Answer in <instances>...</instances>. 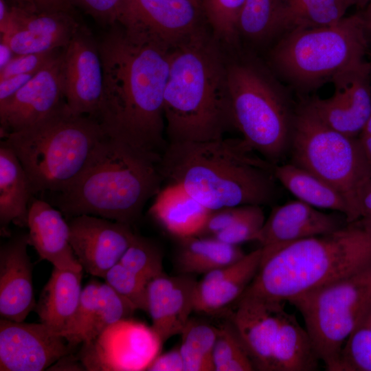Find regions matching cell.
<instances>
[{
  "mask_svg": "<svg viewBox=\"0 0 371 371\" xmlns=\"http://www.w3.org/2000/svg\"><path fill=\"white\" fill-rule=\"evenodd\" d=\"M100 284L96 280H91L82 289L74 319L68 329L62 334L74 347L80 345L82 336L98 306Z\"/></svg>",
  "mask_w": 371,
  "mask_h": 371,
  "instance_id": "obj_38",
  "label": "cell"
},
{
  "mask_svg": "<svg viewBox=\"0 0 371 371\" xmlns=\"http://www.w3.org/2000/svg\"><path fill=\"white\" fill-rule=\"evenodd\" d=\"M349 8L351 6L365 8L371 0H341Z\"/></svg>",
  "mask_w": 371,
  "mask_h": 371,
  "instance_id": "obj_51",
  "label": "cell"
},
{
  "mask_svg": "<svg viewBox=\"0 0 371 371\" xmlns=\"http://www.w3.org/2000/svg\"><path fill=\"white\" fill-rule=\"evenodd\" d=\"M196 282L192 275L163 273L148 283L147 313L151 327L163 343L180 335L190 319Z\"/></svg>",
  "mask_w": 371,
  "mask_h": 371,
  "instance_id": "obj_21",
  "label": "cell"
},
{
  "mask_svg": "<svg viewBox=\"0 0 371 371\" xmlns=\"http://www.w3.org/2000/svg\"><path fill=\"white\" fill-rule=\"evenodd\" d=\"M235 129L274 165L289 153L296 108L269 71L251 58L227 59Z\"/></svg>",
  "mask_w": 371,
  "mask_h": 371,
  "instance_id": "obj_7",
  "label": "cell"
},
{
  "mask_svg": "<svg viewBox=\"0 0 371 371\" xmlns=\"http://www.w3.org/2000/svg\"><path fill=\"white\" fill-rule=\"evenodd\" d=\"M65 103L61 52L13 96L0 103L1 137L36 123Z\"/></svg>",
  "mask_w": 371,
  "mask_h": 371,
  "instance_id": "obj_18",
  "label": "cell"
},
{
  "mask_svg": "<svg viewBox=\"0 0 371 371\" xmlns=\"http://www.w3.org/2000/svg\"><path fill=\"white\" fill-rule=\"evenodd\" d=\"M117 24L170 51L207 26L194 0H124Z\"/></svg>",
  "mask_w": 371,
  "mask_h": 371,
  "instance_id": "obj_13",
  "label": "cell"
},
{
  "mask_svg": "<svg viewBox=\"0 0 371 371\" xmlns=\"http://www.w3.org/2000/svg\"><path fill=\"white\" fill-rule=\"evenodd\" d=\"M289 153L292 164L341 195L348 209V223L361 218L363 199L371 186V166L358 137L326 125L305 101L295 109Z\"/></svg>",
  "mask_w": 371,
  "mask_h": 371,
  "instance_id": "obj_8",
  "label": "cell"
},
{
  "mask_svg": "<svg viewBox=\"0 0 371 371\" xmlns=\"http://www.w3.org/2000/svg\"><path fill=\"white\" fill-rule=\"evenodd\" d=\"M27 233L12 237L0 248L1 318L23 322L36 307Z\"/></svg>",
  "mask_w": 371,
  "mask_h": 371,
  "instance_id": "obj_20",
  "label": "cell"
},
{
  "mask_svg": "<svg viewBox=\"0 0 371 371\" xmlns=\"http://www.w3.org/2000/svg\"><path fill=\"white\" fill-rule=\"evenodd\" d=\"M370 266L371 229L357 221L262 251L258 270L245 292L288 302Z\"/></svg>",
  "mask_w": 371,
  "mask_h": 371,
  "instance_id": "obj_5",
  "label": "cell"
},
{
  "mask_svg": "<svg viewBox=\"0 0 371 371\" xmlns=\"http://www.w3.org/2000/svg\"><path fill=\"white\" fill-rule=\"evenodd\" d=\"M59 52L60 49L46 53L15 55L8 65L0 70V80L15 75L36 72Z\"/></svg>",
  "mask_w": 371,
  "mask_h": 371,
  "instance_id": "obj_43",
  "label": "cell"
},
{
  "mask_svg": "<svg viewBox=\"0 0 371 371\" xmlns=\"http://www.w3.org/2000/svg\"><path fill=\"white\" fill-rule=\"evenodd\" d=\"M175 265L182 274H206L231 265L245 253L238 245L222 242L214 237L199 236L178 239Z\"/></svg>",
  "mask_w": 371,
  "mask_h": 371,
  "instance_id": "obj_27",
  "label": "cell"
},
{
  "mask_svg": "<svg viewBox=\"0 0 371 371\" xmlns=\"http://www.w3.org/2000/svg\"><path fill=\"white\" fill-rule=\"evenodd\" d=\"M288 302L301 314L326 370L339 371L345 345L371 304V266Z\"/></svg>",
  "mask_w": 371,
  "mask_h": 371,
  "instance_id": "obj_11",
  "label": "cell"
},
{
  "mask_svg": "<svg viewBox=\"0 0 371 371\" xmlns=\"http://www.w3.org/2000/svg\"><path fill=\"white\" fill-rule=\"evenodd\" d=\"M136 308L106 282H101L99 304L94 315L82 336L80 345L101 334L111 324L130 318Z\"/></svg>",
  "mask_w": 371,
  "mask_h": 371,
  "instance_id": "obj_33",
  "label": "cell"
},
{
  "mask_svg": "<svg viewBox=\"0 0 371 371\" xmlns=\"http://www.w3.org/2000/svg\"><path fill=\"white\" fill-rule=\"evenodd\" d=\"M339 371H371V304L345 345Z\"/></svg>",
  "mask_w": 371,
  "mask_h": 371,
  "instance_id": "obj_36",
  "label": "cell"
},
{
  "mask_svg": "<svg viewBox=\"0 0 371 371\" xmlns=\"http://www.w3.org/2000/svg\"><path fill=\"white\" fill-rule=\"evenodd\" d=\"M117 293L127 300L136 310L148 312V283L117 262L104 278Z\"/></svg>",
  "mask_w": 371,
  "mask_h": 371,
  "instance_id": "obj_37",
  "label": "cell"
},
{
  "mask_svg": "<svg viewBox=\"0 0 371 371\" xmlns=\"http://www.w3.org/2000/svg\"><path fill=\"white\" fill-rule=\"evenodd\" d=\"M347 223L342 214L326 213L297 199L272 210L256 241L262 252H267L300 240L331 233Z\"/></svg>",
  "mask_w": 371,
  "mask_h": 371,
  "instance_id": "obj_19",
  "label": "cell"
},
{
  "mask_svg": "<svg viewBox=\"0 0 371 371\" xmlns=\"http://www.w3.org/2000/svg\"><path fill=\"white\" fill-rule=\"evenodd\" d=\"M230 318L255 370L313 371L319 364L310 337L285 302L245 293Z\"/></svg>",
  "mask_w": 371,
  "mask_h": 371,
  "instance_id": "obj_10",
  "label": "cell"
},
{
  "mask_svg": "<svg viewBox=\"0 0 371 371\" xmlns=\"http://www.w3.org/2000/svg\"><path fill=\"white\" fill-rule=\"evenodd\" d=\"M261 256L260 247L239 260L205 274L195 286L194 311L213 314L236 302L254 280Z\"/></svg>",
  "mask_w": 371,
  "mask_h": 371,
  "instance_id": "obj_23",
  "label": "cell"
},
{
  "mask_svg": "<svg viewBox=\"0 0 371 371\" xmlns=\"http://www.w3.org/2000/svg\"><path fill=\"white\" fill-rule=\"evenodd\" d=\"M71 39L24 30L1 35V41L8 44L15 55L46 53L63 49Z\"/></svg>",
  "mask_w": 371,
  "mask_h": 371,
  "instance_id": "obj_39",
  "label": "cell"
},
{
  "mask_svg": "<svg viewBox=\"0 0 371 371\" xmlns=\"http://www.w3.org/2000/svg\"><path fill=\"white\" fill-rule=\"evenodd\" d=\"M29 205L28 243L42 260L53 267L82 271L69 242V226L63 213L43 200L32 199Z\"/></svg>",
  "mask_w": 371,
  "mask_h": 371,
  "instance_id": "obj_22",
  "label": "cell"
},
{
  "mask_svg": "<svg viewBox=\"0 0 371 371\" xmlns=\"http://www.w3.org/2000/svg\"><path fill=\"white\" fill-rule=\"evenodd\" d=\"M75 348L41 322L0 319L1 371H42Z\"/></svg>",
  "mask_w": 371,
  "mask_h": 371,
  "instance_id": "obj_15",
  "label": "cell"
},
{
  "mask_svg": "<svg viewBox=\"0 0 371 371\" xmlns=\"http://www.w3.org/2000/svg\"><path fill=\"white\" fill-rule=\"evenodd\" d=\"M208 30L170 51L164 95L168 144L218 139L235 128L227 58Z\"/></svg>",
  "mask_w": 371,
  "mask_h": 371,
  "instance_id": "obj_3",
  "label": "cell"
},
{
  "mask_svg": "<svg viewBox=\"0 0 371 371\" xmlns=\"http://www.w3.org/2000/svg\"><path fill=\"white\" fill-rule=\"evenodd\" d=\"M238 31L240 38L254 43L267 41L280 34L278 0H244Z\"/></svg>",
  "mask_w": 371,
  "mask_h": 371,
  "instance_id": "obj_31",
  "label": "cell"
},
{
  "mask_svg": "<svg viewBox=\"0 0 371 371\" xmlns=\"http://www.w3.org/2000/svg\"><path fill=\"white\" fill-rule=\"evenodd\" d=\"M118 262L148 284L164 273L161 248L152 240L137 234Z\"/></svg>",
  "mask_w": 371,
  "mask_h": 371,
  "instance_id": "obj_35",
  "label": "cell"
},
{
  "mask_svg": "<svg viewBox=\"0 0 371 371\" xmlns=\"http://www.w3.org/2000/svg\"><path fill=\"white\" fill-rule=\"evenodd\" d=\"M371 65L351 67L333 80L335 91L328 98L317 97L306 103L326 125L348 136L361 133L371 111Z\"/></svg>",
  "mask_w": 371,
  "mask_h": 371,
  "instance_id": "obj_16",
  "label": "cell"
},
{
  "mask_svg": "<svg viewBox=\"0 0 371 371\" xmlns=\"http://www.w3.org/2000/svg\"><path fill=\"white\" fill-rule=\"evenodd\" d=\"M348 9L341 0H278L280 33L335 24Z\"/></svg>",
  "mask_w": 371,
  "mask_h": 371,
  "instance_id": "obj_29",
  "label": "cell"
},
{
  "mask_svg": "<svg viewBox=\"0 0 371 371\" xmlns=\"http://www.w3.org/2000/svg\"><path fill=\"white\" fill-rule=\"evenodd\" d=\"M148 371H184L183 357L179 347L159 353L146 369Z\"/></svg>",
  "mask_w": 371,
  "mask_h": 371,
  "instance_id": "obj_45",
  "label": "cell"
},
{
  "mask_svg": "<svg viewBox=\"0 0 371 371\" xmlns=\"http://www.w3.org/2000/svg\"><path fill=\"white\" fill-rule=\"evenodd\" d=\"M37 73L15 75L0 80V103H2L20 90Z\"/></svg>",
  "mask_w": 371,
  "mask_h": 371,
  "instance_id": "obj_46",
  "label": "cell"
},
{
  "mask_svg": "<svg viewBox=\"0 0 371 371\" xmlns=\"http://www.w3.org/2000/svg\"><path fill=\"white\" fill-rule=\"evenodd\" d=\"M358 137L366 158L371 166V134H361Z\"/></svg>",
  "mask_w": 371,
  "mask_h": 371,
  "instance_id": "obj_49",
  "label": "cell"
},
{
  "mask_svg": "<svg viewBox=\"0 0 371 371\" xmlns=\"http://www.w3.org/2000/svg\"><path fill=\"white\" fill-rule=\"evenodd\" d=\"M218 330L205 322L189 319L180 334L184 371H215L213 350Z\"/></svg>",
  "mask_w": 371,
  "mask_h": 371,
  "instance_id": "obj_30",
  "label": "cell"
},
{
  "mask_svg": "<svg viewBox=\"0 0 371 371\" xmlns=\"http://www.w3.org/2000/svg\"><path fill=\"white\" fill-rule=\"evenodd\" d=\"M274 175L297 200L317 209L342 214L347 218L348 209L341 195L311 172L292 163L278 164L274 166Z\"/></svg>",
  "mask_w": 371,
  "mask_h": 371,
  "instance_id": "obj_28",
  "label": "cell"
},
{
  "mask_svg": "<svg viewBox=\"0 0 371 371\" xmlns=\"http://www.w3.org/2000/svg\"><path fill=\"white\" fill-rule=\"evenodd\" d=\"M103 68L98 121L107 135L161 156L168 146L164 95L170 50L119 24L99 43Z\"/></svg>",
  "mask_w": 371,
  "mask_h": 371,
  "instance_id": "obj_1",
  "label": "cell"
},
{
  "mask_svg": "<svg viewBox=\"0 0 371 371\" xmlns=\"http://www.w3.org/2000/svg\"><path fill=\"white\" fill-rule=\"evenodd\" d=\"M359 221L364 226L371 229V186L368 189L363 196L361 216Z\"/></svg>",
  "mask_w": 371,
  "mask_h": 371,
  "instance_id": "obj_47",
  "label": "cell"
},
{
  "mask_svg": "<svg viewBox=\"0 0 371 371\" xmlns=\"http://www.w3.org/2000/svg\"><path fill=\"white\" fill-rule=\"evenodd\" d=\"M194 1L199 5V0H194Z\"/></svg>",
  "mask_w": 371,
  "mask_h": 371,
  "instance_id": "obj_53",
  "label": "cell"
},
{
  "mask_svg": "<svg viewBox=\"0 0 371 371\" xmlns=\"http://www.w3.org/2000/svg\"><path fill=\"white\" fill-rule=\"evenodd\" d=\"M15 54L10 46L4 42L0 43V70L5 67Z\"/></svg>",
  "mask_w": 371,
  "mask_h": 371,
  "instance_id": "obj_48",
  "label": "cell"
},
{
  "mask_svg": "<svg viewBox=\"0 0 371 371\" xmlns=\"http://www.w3.org/2000/svg\"><path fill=\"white\" fill-rule=\"evenodd\" d=\"M244 0H199L205 23L214 38L227 48L239 44L238 16Z\"/></svg>",
  "mask_w": 371,
  "mask_h": 371,
  "instance_id": "obj_32",
  "label": "cell"
},
{
  "mask_svg": "<svg viewBox=\"0 0 371 371\" xmlns=\"http://www.w3.org/2000/svg\"><path fill=\"white\" fill-rule=\"evenodd\" d=\"M368 35L361 13L328 26L293 30L272 49L270 62L295 87L310 90L363 62Z\"/></svg>",
  "mask_w": 371,
  "mask_h": 371,
  "instance_id": "obj_9",
  "label": "cell"
},
{
  "mask_svg": "<svg viewBox=\"0 0 371 371\" xmlns=\"http://www.w3.org/2000/svg\"><path fill=\"white\" fill-rule=\"evenodd\" d=\"M274 164L242 137L168 143L160 171L166 183L182 187L210 210L273 201Z\"/></svg>",
  "mask_w": 371,
  "mask_h": 371,
  "instance_id": "obj_2",
  "label": "cell"
},
{
  "mask_svg": "<svg viewBox=\"0 0 371 371\" xmlns=\"http://www.w3.org/2000/svg\"><path fill=\"white\" fill-rule=\"evenodd\" d=\"M62 56L64 95L69 110L98 120L103 89L99 43L80 25L63 49Z\"/></svg>",
  "mask_w": 371,
  "mask_h": 371,
  "instance_id": "obj_14",
  "label": "cell"
},
{
  "mask_svg": "<svg viewBox=\"0 0 371 371\" xmlns=\"http://www.w3.org/2000/svg\"><path fill=\"white\" fill-rule=\"evenodd\" d=\"M251 205L225 207L211 210L198 236L213 237L238 221Z\"/></svg>",
  "mask_w": 371,
  "mask_h": 371,
  "instance_id": "obj_42",
  "label": "cell"
},
{
  "mask_svg": "<svg viewBox=\"0 0 371 371\" xmlns=\"http://www.w3.org/2000/svg\"><path fill=\"white\" fill-rule=\"evenodd\" d=\"M68 224L69 242L82 269L102 278L136 236L129 225L89 214L71 217Z\"/></svg>",
  "mask_w": 371,
  "mask_h": 371,
  "instance_id": "obj_17",
  "label": "cell"
},
{
  "mask_svg": "<svg viewBox=\"0 0 371 371\" xmlns=\"http://www.w3.org/2000/svg\"><path fill=\"white\" fill-rule=\"evenodd\" d=\"M262 207L261 205H252L238 221L213 237L225 243L238 246L245 242L256 241L266 219Z\"/></svg>",
  "mask_w": 371,
  "mask_h": 371,
  "instance_id": "obj_40",
  "label": "cell"
},
{
  "mask_svg": "<svg viewBox=\"0 0 371 371\" xmlns=\"http://www.w3.org/2000/svg\"><path fill=\"white\" fill-rule=\"evenodd\" d=\"M361 134H371V111Z\"/></svg>",
  "mask_w": 371,
  "mask_h": 371,
  "instance_id": "obj_52",
  "label": "cell"
},
{
  "mask_svg": "<svg viewBox=\"0 0 371 371\" xmlns=\"http://www.w3.org/2000/svg\"><path fill=\"white\" fill-rule=\"evenodd\" d=\"M215 371L255 370L251 359L231 322L218 328L213 350Z\"/></svg>",
  "mask_w": 371,
  "mask_h": 371,
  "instance_id": "obj_34",
  "label": "cell"
},
{
  "mask_svg": "<svg viewBox=\"0 0 371 371\" xmlns=\"http://www.w3.org/2000/svg\"><path fill=\"white\" fill-rule=\"evenodd\" d=\"M82 271L53 267L36 302L40 322L61 335L69 327L82 293Z\"/></svg>",
  "mask_w": 371,
  "mask_h": 371,
  "instance_id": "obj_25",
  "label": "cell"
},
{
  "mask_svg": "<svg viewBox=\"0 0 371 371\" xmlns=\"http://www.w3.org/2000/svg\"><path fill=\"white\" fill-rule=\"evenodd\" d=\"M102 25L113 26L119 23L124 0H69Z\"/></svg>",
  "mask_w": 371,
  "mask_h": 371,
  "instance_id": "obj_41",
  "label": "cell"
},
{
  "mask_svg": "<svg viewBox=\"0 0 371 371\" xmlns=\"http://www.w3.org/2000/svg\"><path fill=\"white\" fill-rule=\"evenodd\" d=\"M107 135L92 116L71 113L67 104L3 141L27 175L33 196L67 188L84 170Z\"/></svg>",
  "mask_w": 371,
  "mask_h": 371,
  "instance_id": "obj_6",
  "label": "cell"
},
{
  "mask_svg": "<svg viewBox=\"0 0 371 371\" xmlns=\"http://www.w3.org/2000/svg\"><path fill=\"white\" fill-rule=\"evenodd\" d=\"M210 211L180 186L166 183L154 197L148 214L168 234L182 239L198 236Z\"/></svg>",
  "mask_w": 371,
  "mask_h": 371,
  "instance_id": "obj_24",
  "label": "cell"
},
{
  "mask_svg": "<svg viewBox=\"0 0 371 371\" xmlns=\"http://www.w3.org/2000/svg\"><path fill=\"white\" fill-rule=\"evenodd\" d=\"M365 27L369 35H371V1L366 6L363 12H361Z\"/></svg>",
  "mask_w": 371,
  "mask_h": 371,
  "instance_id": "obj_50",
  "label": "cell"
},
{
  "mask_svg": "<svg viewBox=\"0 0 371 371\" xmlns=\"http://www.w3.org/2000/svg\"><path fill=\"white\" fill-rule=\"evenodd\" d=\"M162 344L151 326L126 318L82 344L76 356L85 370L142 371L161 352Z\"/></svg>",
  "mask_w": 371,
  "mask_h": 371,
  "instance_id": "obj_12",
  "label": "cell"
},
{
  "mask_svg": "<svg viewBox=\"0 0 371 371\" xmlns=\"http://www.w3.org/2000/svg\"><path fill=\"white\" fill-rule=\"evenodd\" d=\"M161 156L106 135L82 173L53 204L67 218L96 216L129 225L163 187Z\"/></svg>",
  "mask_w": 371,
  "mask_h": 371,
  "instance_id": "obj_4",
  "label": "cell"
},
{
  "mask_svg": "<svg viewBox=\"0 0 371 371\" xmlns=\"http://www.w3.org/2000/svg\"><path fill=\"white\" fill-rule=\"evenodd\" d=\"M33 194L23 167L14 152L3 140L0 144L1 234H8L11 223L27 227L29 202Z\"/></svg>",
  "mask_w": 371,
  "mask_h": 371,
  "instance_id": "obj_26",
  "label": "cell"
},
{
  "mask_svg": "<svg viewBox=\"0 0 371 371\" xmlns=\"http://www.w3.org/2000/svg\"><path fill=\"white\" fill-rule=\"evenodd\" d=\"M10 5L34 12H62L74 14L69 0H6Z\"/></svg>",
  "mask_w": 371,
  "mask_h": 371,
  "instance_id": "obj_44",
  "label": "cell"
}]
</instances>
